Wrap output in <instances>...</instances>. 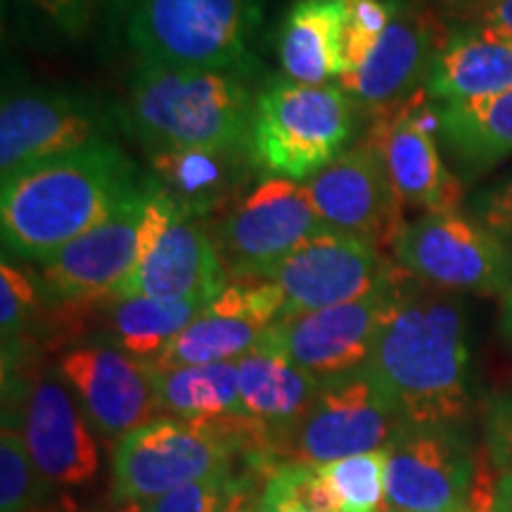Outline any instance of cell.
<instances>
[{"instance_id":"obj_1","label":"cell","mask_w":512,"mask_h":512,"mask_svg":"<svg viewBox=\"0 0 512 512\" xmlns=\"http://www.w3.org/2000/svg\"><path fill=\"white\" fill-rule=\"evenodd\" d=\"M368 368L408 425L465 427L477 373L463 299L406 273Z\"/></svg>"},{"instance_id":"obj_2","label":"cell","mask_w":512,"mask_h":512,"mask_svg":"<svg viewBox=\"0 0 512 512\" xmlns=\"http://www.w3.org/2000/svg\"><path fill=\"white\" fill-rule=\"evenodd\" d=\"M145 181L112 140L3 178V247L27 261H43L105 221Z\"/></svg>"},{"instance_id":"obj_3","label":"cell","mask_w":512,"mask_h":512,"mask_svg":"<svg viewBox=\"0 0 512 512\" xmlns=\"http://www.w3.org/2000/svg\"><path fill=\"white\" fill-rule=\"evenodd\" d=\"M254 98L242 74L138 64L124 119L147 152L245 147Z\"/></svg>"},{"instance_id":"obj_4","label":"cell","mask_w":512,"mask_h":512,"mask_svg":"<svg viewBox=\"0 0 512 512\" xmlns=\"http://www.w3.org/2000/svg\"><path fill=\"white\" fill-rule=\"evenodd\" d=\"M361 117L339 83L273 79L254 98L249 119L247 152L254 171L309 181L349 150Z\"/></svg>"},{"instance_id":"obj_5","label":"cell","mask_w":512,"mask_h":512,"mask_svg":"<svg viewBox=\"0 0 512 512\" xmlns=\"http://www.w3.org/2000/svg\"><path fill=\"white\" fill-rule=\"evenodd\" d=\"M264 0H131L124 34L138 64L245 74Z\"/></svg>"},{"instance_id":"obj_6","label":"cell","mask_w":512,"mask_h":512,"mask_svg":"<svg viewBox=\"0 0 512 512\" xmlns=\"http://www.w3.org/2000/svg\"><path fill=\"white\" fill-rule=\"evenodd\" d=\"M256 451L259 444L249 430L157 418L114 446L112 498L117 503H147L197 479L230 470L235 458L249 460Z\"/></svg>"},{"instance_id":"obj_7","label":"cell","mask_w":512,"mask_h":512,"mask_svg":"<svg viewBox=\"0 0 512 512\" xmlns=\"http://www.w3.org/2000/svg\"><path fill=\"white\" fill-rule=\"evenodd\" d=\"M392 254L411 278L437 290L453 294L512 290V249L470 214H422L406 223Z\"/></svg>"},{"instance_id":"obj_8","label":"cell","mask_w":512,"mask_h":512,"mask_svg":"<svg viewBox=\"0 0 512 512\" xmlns=\"http://www.w3.org/2000/svg\"><path fill=\"white\" fill-rule=\"evenodd\" d=\"M408 422L368 366L320 384L309 413L287 439L280 463L323 465L382 451Z\"/></svg>"},{"instance_id":"obj_9","label":"cell","mask_w":512,"mask_h":512,"mask_svg":"<svg viewBox=\"0 0 512 512\" xmlns=\"http://www.w3.org/2000/svg\"><path fill=\"white\" fill-rule=\"evenodd\" d=\"M325 228L304 183L264 176L219 221L214 242L228 278L261 280Z\"/></svg>"},{"instance_id":"obj_10","label":"cell","mask_w":512,"mask_h":512,"mask_svg":"<svg viewBox=\"0 0 512 512\" xmlns=\"http://www.w3.org/2000/svg\"><path fill=\"white\" fill-rule=\"evenodd\" d=\"M114 121L100 100L67 88H15L0 105V174L107 143Z\"/></svg>"},{"instance_id":"obj_11","label":"cell","mask_w":512,"mask_h":512,"mask_svg":"<svg viewBox=\"0 0 512 512\" xmlns=\"http://www.w3.org/2000/svg\"><path fill=\"white\" fill-rule=\"evenodd\" d=\"M403 268L382 249L325 228L264 278L283 292V316L356 302L394 285Z\"/></svg>"},{"instance_id":"obj_12","label":"cell","mask_w":512,"mask_h":512,"mask_svg":"<svg viewBox=\"0 0 512 512\" xmlns=\"http://www.w3.org/2000/svg\"><path fill=\"white\" fill-rule=\"evenodd\" d=\"M403 278L406 271L394 285L356 302L280 316L266 330L261 347L290 358L320 382L368 366Z\"/></svg>"},{"instance_id":"obj_13","label":"cell","mask_w":512,"mask_h":512,"mask_svg":"<svg viewBox=\"0 0 512 512\" xmlns=\"http://www.w3.org/2000/svg\"><path fill=\"white\" fill-rule=\"evenodd\" d=\"M150 200L147 176L136 192L98 226L38 261V283L46 299L62 306L102 302L119 290L138 264L140 223Z\"/></svg>"},{"instance_id":"obj_14","label":"cell","mask_w":512,"mask_h":512,"mask_svg":"<svg viewBox=\"0 0 512 512\" xmlns=\"http://www.w3.org/2000/svg\"><path fill=\"white\" fill-rule=\"evenodd\" d=\"M382 451V512H427L470 503L475 453L465 427L406 425Z\"/></svg>"},{"instance_id":"obj_15","label":"cell","mask_w":512,"mask_h":512,"mask_svg":"<svg viewBox=\"0 0 512 512\" xmlns=\"http://www.w3.org/2000/svg\"><path fill=\"white\" fill-rule=\"evenodd\" d=\"M432 12L415 0H396V12L368 60L339 79L363 117L382 119L427 95V79L444 43Z\"/></svg>"},{"instance_id":"obj_16","label":"cell","mask_w":512,"mask_h":512,"mask_svg":"<svg viewBox=\"0 0 512 512\" xmlns=\"http://www.w3.org/2000/svg\"><path fill=\"white\" fill-rule=\"evenodd\" d=\"M57 373L81 403L93 432L114 446L159 418L150 366L112 344L93 339L67 349Z\"/></svg>"},{"instance_id":"obj_17","label":"cell","mask_w":512,"mask_h":512,"mask_svg":"<svg viewBox=\"0 0 512 512\" xmlns=\"http://www.w3.org/2000/svg\"><path fill=\"white\" fill-rule=\"evenodd\" d=\"M304 185L325 226L382 252L394 247L406 228L403 202L368 140L349 147Z\"/></svg>"},{"instance_id":"obj_18","label":"cell","mask_w":512,"mask_h":512,"mask_svg":"<svg viewBox=\"0 0 512 512\" xmlns=\"http://www.w3.org/2000/svg\"><path fill=\"white\" fill-rule=\"evenodd\" d=\"M22 434L50 484L83 486L98 477V434L57 370H41L24 387Z\"/></svg>"},{"instance_id":"obj_19","label":"cell","mask_w":512,"mask_h":512,"mask_svg":"<svg viewBox=\"0 0 512 512\" xmlns=\"http://www.w3.org/2000/svg\"><path fill=\"white\" fill-rule=\"evenodd\" d=\"M283 311V292L273 283L233 280L219 297L204 306L174 344L147 366L176 368L240 361L259 347L266 330L283 316Z\"/></svg>"},{"instance_id":"obj_20","label":"cell","mask_w":512,"mask_h":512,"mask_svg":"<svg viewBox=\"0 0 512 512\" xmlns=\"http://www.w3.org/2000/svg\"><path fill=\"white\" fill-rule=\"evenodd\" d=\"M437 138V112L427 110L422 98L375 119L366 138L380 155L403 207L425 214L458 211L463 200V183L441 159Z\"/></svg>"},{"instance_id":"obj_21","label":"cell","mask_w":512,"mask_h":512,"mask_svg":"<svg viewBox=\"0 0 512 512\" xmlns=\"http://www.w3.org/2000/svg\"><path fill=\"white\" fill-rule=\"evenodd\" d=\"M230 283L214 235L200 219L178 216L112 297L207 299Z\"/></svg>"},{"instance_id":"obj_22","label":"cell","mask_w":512,"mask_h":512,"mask_svg":"<svg viewBox=\"0 0 512 512\" xmlns=\"http://www.w3.org/2000/svg\"><path fill=\"white\" fill-rule=\"evenodd\" d=\"M238 375L242 411L259 434L266 467L273 470L323 382L261 344L240 358Z\"/></svg>"},{"instance_id":"obj_23","label":"cell","mask_w":512,"mask_h":512,"mask_svg":"<svg viewBox=\"0 0 512 512\" xmlns=\"http://www.w3.org/2000/svg\"><path fill=\"white\" fill-rule=\"evenodd\" d=\"M247 145L230 150H171L150 152L147 178L188 219H204L223 204H238L247 181ZM254 169V166H252Z\"/></svg>"},{"instance_id":"obj_24","label":"cell","mask_w":512,"mask_h":512,"mask_svg":"<svg viewBox=\"0 0 512 512\" xmlns=\"http://www.w3.org/2000/svg\"><path fill=\"white\" fill-rule=\"evenodd\" d=\"M150 370L159 418H174L202 427H238L254 432L259 439L242 411L238 361L176 368L150 366Z\"/></svg>"},{"instance_id":"obj_25","label":"cell","mask_w":512,"mask_h":512,"mask_svg":"<svg viewBox=\"0 0 512 512\" xmlns=\"http://www.w3.org/2000/svg\"><path fill=\"white\" fill-rule=\"evenodd\" d=\"M344 15L347 0H292L278 34V57L287 79L311 86L342 79Z\"/></svg>"},{"instance_id":"obj_26","label":"cell","mask_w":512,"mask_h":512,"mask_svg":"<svg viewBox=\"0 0 512 512\" xmlns=\"http://www.w3.org/2000/svg\"><path fill=\"white\" fill-rule=\"evenodd\" d=\"M512 88V41L475 34L465 27L446 31L427 79V98L456 102Z\"/></svg>"},{"instance_id":"obj_27","label":"cell","mask_w":512,"mask_h":512,"mask_svg":"<svg viewBox=\"0 0 512 512\" xmlns=\"http://www.w3.org/2000/svg\"><path fill=\"white\" fill-rule=\"evenodd\" d=\"M437 133L458 166L479 176L512 157V88L484 98L439 102Z\"/></svg>"},{"instance_id":"obj_28","label":"cell","mask_w":512,"mask_h":512,"mask_svg":"<svg viewBox=\"0 0 512 512\" xmlns=\"http://www.w3.org/2000/svg\"><path fill=\"white\" fill-rule=\"evenodd\" d=\"M207 304V299L107 297L98 309V339L155 363Z\"/></svg>"},{"instance_id":"obj_29","label":"cell","mask_w":512,"mask_h":512,"mask_svg":"<svg viewBox=\"0 0 512 512\" xmlns=\"http://www.w3.org/2000/svg\"><path fill=\"white\" fill-rule=\"evenodd\" d=\"M15 22L41 46H79L124 27L131 0H5Z\"/></svg>"},{"instance_id":"obj_30","label":"cell","mask_w":512,"mask_h":512,"mask_svg":"<svg viewBox=\"0 0 512 512\" xmlns=\"http://www.w3.org/2000/svg\"><path fill=\"white\" fill-rule=\"evenodd\" d=\"M261 512H339L320 465L280 463L268 470Z\"/></svg>"},{"instance_id":"obj_31","label":"cell","mask_w":512,"mask_h":512,"mask_svg":"<svg viewBox=\"0 0 512 512\" xmlns=\"http://www.w3.org/2000/svg\"><path fill=\"white\" fill-rule=\"evenodd\" d=\"M339 512H382L384 451H368L320 465Z\"/></svg>"},{"instance_id":"obj_32","label":"cell","mask_w":512,"mask_h":512,"mask_svg":"<svg viewBox=\"0 0 512 512\" xmlns=\"http://www.w3.org/2000/svg\"><path fill=\"white\" fill-rule=\"evenodd\" d=\"M50 482L31 458L24 434L3 425L0 437V512H34L46 503Z\"/></svg>"},{"instance_id":"obj_33","label":"cell","mask_w":512,"mask_h":512,"mask_svg":"<svg viewBox=\"0 0 512 512\" xmlns=\"http://www.w3.org/2000/svg\"><path fill=\"white\" fill-rule=\"evenodd\" d=\"M46 294L27 271L12 264L3 256L0 264V332H3V349L15 347L17 339L27 335L36 318L41 316Z\"/></svg>"},{"instance_id":"obj_34","label":"cell","mask_w":512,"mask_h":512,"mask_svg":"<svg viewBox=\"0 0 512 512\" xmlns=\"http://www.w3.org/2000/svg\"><path fill=\"white\" fill-rule=\"evenodd\" d=\"M396 12V0H347L342 31L344 74L356 72L380 43Z\"/></svg>"},{"instance_id":"obj_35","label":"cell","mask_w":512,"mask_h":512,"mask_svg":"<svg viewBox=\"0 0 512 512\" xmlns=\"http://www.w3.org/2000/svg\"><path fill=\"white\" fill-rule=\"evenodd\" d=\"M240 472L235 467L221 470L197 482H190L181 489L169 491V494L152 498V501L140 503V512H223L230 496L235 494L240 482Z\"/></svg>"},{"instance_id":"obj_36","label":"cell","mask_w":512,"mask_h":512,"mask_svg":"<svg viewBox=\"0 0 512 512\" xmlns=\"http://www.w3.org/2000/svg\"><path fill=\"white\" fill-rule=\"evenodd\" d=\"M467 211L486 230L501 238L512 249V171L496 183L477 190L467 200Z\"/></svg>"},{"instance_id":"obj_37","label":"cell","mask_w":512,"mask_h":512,"mask_svg":"<svg viewBox=\"0 0 512 512\" xmlns=\"http://www.w3.org/2000/svg\"><path fill=\"white\" fill-rule=\"evenodd\" d=\"M484 441L496 470L501 475L512 472V387L494 394L486 403Z\"/></svg>"},{"instance_id":"obj_38","label":"cell","mask_w":512,"mask_h":512,"mask_svg":"<svg viewBox=\"0 0 512 512\" xmlns=\"http://www.w3.org/2000/svg\"><path fill=\"white\" fill-rule=\"evenodd\" d=\"M458 17V27H465L482 36L512 41V0H491V3L484 5L460 8Z\"/></svg>"},{"instance_id":"obj_39","label":"cell","mask_w":512,"mask_h":512,"mask_svg":"<svg viewBox=\"0 0 512 512\" xmlns=\"http://www.w3.org/2000/svg\"><path fill=\"white\" fill-rule=\"evenodd\" d=\"M264 479L266 472L256 470V467L247 465L242 467L240 482L235 494L230 496V501L223 512H261V491H264Z\"/></svg>"},{"instance_id":"obj_40","label":"cell","mask_w":512,"mask_h":512,"mask_svg":"<svg viewBox=\"0 0 512 512\" xmlns=\"http://www.w3.org/2000/svg\"><path fill=\"white\" fill-rule=\"evenodd\" d=\"M489 512H512V472L498 477L489 498Z\"/></svg>"},{"instance_id":"obj_41","label":"cell","mask_w":512,"mask_h":512,"mask_svg":"<svg viewBox=\"0 0 512 512\" xmlns=\"http://www.w3.org/2000/svg\"><path fill=\"white\" fill-rule=\"evenodd\" d=\"M501 332L503 337L512 344V290L505 294L503 309H501Z\"/></svg>"},{"instance_id":"obj_42","label":"cell","mask_w":512,"mask_h":512,"mask_svg":"<svg viewBox=\"0 0 512 512\" xmlns=\"http://www.w3.org/2000/svg\"><path fill=\"white\" fill-rule=\"evenodd\" d=\"M427 512H477L470 503H458V505H448V508H439V510H427Z\"/></svg>"},{"instance_id":"obj_43","label":"cell","mask_w":512,"mask_h":512,"mask_svg":"<svg viewBox=\"0 0 512 512\" xmlns=\"http://www.w3.org/2000/svg\"><path fill=\"white\" fill-rule=\"evenodd\" d=\"M453 3L460 8H472V5H484V3H491V0H453Z\"/></svg>"},{"instance_id":"obj_44","label":"cell","mask_w":512,"mask_h":512,"mask_svg":"<svg viewBox=\"0 0 512 512\" xmlns=\"http://www.w3.org/2000/svg\"><path fill=\"white\" fill-rule=\"evenodd\" d=\"M34 512H41V510H34Z\"/></svg>"},{"instance_id":"obj_45","label":"cell","mask_w":512,"mask_h":512,"mask_svg":"<svg viewBox=\"0 0 512 512\" xmlns=\"http://www.w3.org/2000/svg\"><path fill=\"white\" fill-rule=\"evenodd\" d=\"M138 512H140V510H138Z\"/></svg>"}]
</instances>
